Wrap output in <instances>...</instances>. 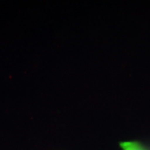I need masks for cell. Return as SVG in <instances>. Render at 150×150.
Here are the masks:
<instances>
[{"mask_svg":"<svg viewBox=\"0 0 150 150\" xmlns=\"http://www.w3.org/2000/svg\"><path fill=\"white\" fill-rule=\"evenodd\" d=\"M122 150H149L138 141H125L120 144Z\"/></svg>","mask_w":150,"mask_h":150,"instance_id":"cell-1","label":"cell"}]
</instances>
